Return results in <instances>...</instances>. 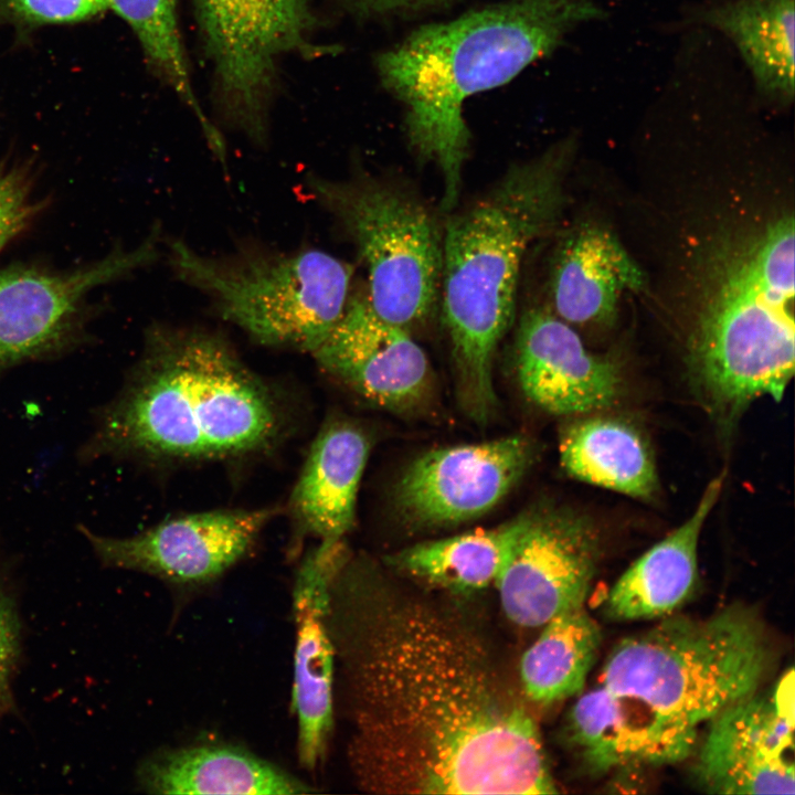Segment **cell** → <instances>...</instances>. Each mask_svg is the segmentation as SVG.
<instances>
[{
    "label": "cell",
    "instance_id": "16",
    "mask_svg": "<svg viewBox=\"0 0 795 795\" xmlns=\"http://www.w3.org/2000/svg\"><path fill=\"white\" fill-rule=\"evenodd\" d=\"M349 559L344 541H319L304 558L293 587V711L297 753L306 770L324 759L333 725L335 647L329 629L331 583Z\"/></svg>",
    "mask_w": 795,
    "mask_h": 795
},
{
    "label": "cell",
    "instance_id": "21",
    "mask_svg": "<svg viewBox=\"0 0 795 795\" xmlns=\"http://www.w3.org/2000/svg\"><path fill=\"white\" fill-rule=\"evenodd\" d=\"M137 781L150 794H308L310 785L240 748L197 744L145 760Z\"/></svg>",
    "mask_w": 795,
    "mask_h": 795
},
{
    "label": "cell",
    "instance_id": "5",
    "mask_svg": "<svg viewBox=\"0 0 795 795\" xmlns=\"http://www.w3.org/2000/svg\"><path fill=\"white\" fill-rule=\"evenodd\" d=\"M760 617L732 605L708 618L672 617L621 640L601 683L692 744L698 727L756 692L774 664Z\"/></svg>",
    "mask_w": 795,
    "mask_h": 795
},
{
    "label": "cell",
    "instance_id": "14",
    "mask_svg": "<svg viewBox=\"0 0 795 795\" xmlns=\"http://www.w3.org/2000/svg\"><path fill=\"white\" fill-rule=\"evenodd\" d=\"M278 512L276 508L219 509L179 516L131 537L78 530L99 562L183 585L211 582L236 564Z\"/></svg>",
    "mask_w": 795,
    "mask_h": 795
},
{
    "label": "cell",
    "instance_id": "29",
    "mask_svg": "<svg viewBox=\"0 0 795 795\" xmlns=\"http://www.w3.org/2000/svg\"><path fill=\"white\" fill-rule=\"evenodd\" d=\"M38 209L26 176L17 169L0 170V250L28 225Z\"/></svg>",
    "mask_w": 795,
    "mask_h": 795
},
{
    "label": "cell",
    "instance_id": "24",
    "mask_svg": "<svg viewBox=\"0 0 795 795\" xmlns=\"http://www.w3.org/2000/svg\"><path fill=\"white\" fill-rule=\"evenodd\" d=\"M526 521V512L490 529L423 541L386 558L400 574L456 594L488 587L499 577Z\"/></svg>",
    "mask_w": 795,
    "mask_h": 795
},
{
    "label": "cell",
    "instance_id": "3",
    "mask_svg": "<svg viewBox=\"0 0 795 795\" xmlns=\"http://www.w3.org/2000/svg\"><path fill=\"white\" fill-rule=\"evenodd\" d=\"M607 15L594 0H505L423 25L380 54V80L405 108L410 146L441 171L445 211L457 204L468 156L465 100L506 84L576 28Z\"/></svg>",
    "mask_w": 795,
    "mask_h": 795
},
{
    "label": "cell",
    "instance_id": "1",
    "mask_svg": "<svg viewBox=\"0 0 795 795\" xmlns=\"http://www.w3.org/2000/svg\"><path fill=\"white\" fill-rule=\"evenodd\" d=\"M349 761L382 794H554L537 723L454 610L353 575L330 587Z\"/></svg>",
    "mask_w": 795,
    "mask_h": 795
},
{
    "label": "cell",
    "instance_id": "19",
    "mask_svg": "<svg viewBox=\"0 0 795 795\" xmlns=\"http://www.w3.org/2000/svg\"><path fill=\"white\" fill-rule=\"evenodd\" d=\"M369 452L370 441L360 426L332 420L321 427L290 498L303 530L319 541L344 539L354 523Z\"/></svg>",
    "mask_w": 795,
    "mask_h": 795
},
{
    "label": "cell",
    "instance_id": "8",
    "mask_svg": "<svg viewBox=\"0 0 795 795\" xmlns=\"http://www.w3.org/2000/svg\"><path fill=\"white\" fill-rule=\"evenodd\" d=\"M306 186L353 242L377 315L411 332L426 325L439 305L443 231L423 201L362 171L344 179L309 173Z\"/></svg>",
    "mask_w": 795,
    "mask_h": 795
},
{
    "label": "cell",
    "instance_id": "26",
    "mask_svg": "<svg viewBox=\"0 0 795 795\" xmlns=\"http://www.w3.org/2000/svg\"><path fill=\"white\" fill-rule=\"evenodd\" d=\"M520 661L524 696L549 706L581 693L601 645V630L584 604L554 615Z\"/></svg>",
    "mask_w": 795,
    "mask_h": 795
},
{
    "label": "cell",
    "instance_id": "2",
    "mask_svg": "<svg viewBox=\"0 0 795 795\" xmlns=\"http://www.w3.org/2000/svg\"><path fill=\"white\" fill-rule=\"evenodd\" d=\"M283 428L274 392L223 337L158 325L123 389L96 414L81 456L225 460L266 451Z\"/></svg>",
    "mask_w": 795,
    "mask_h": 795
},
{
    "label": "cell",
    "instance_id": "17",
    "mask_svg": "<svg viewBox=\"0 0 795 795\" xmlns=\"http://www.w3.org/2000/svg\"><path fill=\"white\" fill-rule=\"evenodd\" d=\"M515 344L520 388L545 412L589 414L617 401L622 391L618 365L589 351L572 326L550 309L526 310Z\"/></svg>",
    "mask_w": 795,
    "mask_h": 795
},
{
    "label": "cell",
    "instance_id": "11",
    "mask_svg": "<svg viewBox=\"0 0 795 795\" xmlns=\"http://www.w3.org/2000/svg\"><path fill=\"white\" fill-rule=\"evenodd\" d=\"M600 556V532L583 515L553 507L526 512L495 583L502 611L519 626L541 627L584 604Z\"/></svg>",
    "mask_w": 795,
    "mask_h": 795
},
{
    "label": "cell",
    "instance_id": "22",
    "mask_svg": "<svg viewBox=\"0 0 795 795\" xmlns=\"http://www.w3.org/2000/svg\"><path fill=\"white\" fill-rule=\"evenodd\" d=\"M688 22L717 29L741 53L762 97L794 99V0H723L700 7Z\"/></svg>",
    "mask_w": 795,
    "mask_h": 795
},
{
    "label": "cell",
    "instance_id": "20",
    "mask_svg": "<svg viewBox=\"0 0 795 795\" xmlns=\"http://www.w3.org/2000/svg\"><path fill=\"white\" fill-rule=\"evenodd\" d=\"M722 487L723 475L713 478L693 513L621 575L604 602V612L610 618L665 617L688 600L698 579L699 537Z\"/></svg>",
    "mask_w": 795,
    "mask_h": 795
},
{
    "label": "cell",
    "instance_id": "28",
    "mask_svg": "<svg viewBox=\"0 0 795 795\" xmlns=\"http://www.w3.org/2000/svg\"><path fill=\"white\" fill-rule=\"evenodd\" d=\"M107 9L106 0H0V24L29 29L74 23Z\"/></svg>",
    "mask_w": 795,
    "mask_h": 795
},
{
    "label": "cell",
    "instance_id": "27",
    "mask_svg": "<svg viewBox=\"0 0 795 795\" xmlns=\"http://www.w3.org/2000/svg\"><path fill=\"white\" fill-rule=\"evenodd\" d=\"M108 9L120 17L137 36L150 66L173 88L198 119L212 150L224 140L202 110L189 74L176 0H106Z\"/></svg>",
    "mask_w": 795,
    "mask_h": 795
},
{
    "label": "cell",
    "instance_id": "7",
    "mask_svg": "<svg viewBox=\"0 0 795 795\" xmlns=\"http://www.w3.org/2000/svg\"><path fill=\"white\" fill-rule=\"evenodd\" d=\"M176 277L202 293L213 309L265 346L312 353L340 319L352 267L318 248L294 252L244 245L225 255L167 243Z\"/></svg>",
    "mask_w": 795,
    "mask_h": 795
},
{
    "label": "cell",
    "instance_id": "12",
    "mask_svg": "<svg viewBox=\"0 0 795 795\" xmlns=\"http://www.w3.org/2000/svg\"><path fill=\"white\" fill-rule=\"evenodd\" d=\"M533 458V445L522 435L434 448L402 473L394 504L402 519L415 528L460 524L494 509Z\"/></svg>",
    "mask_w": 795,
    "mask_h": 795
},
{
    "label": "cell",
    "instance_id": "9",
    "mask_svg": "<svg viewBox=\"0 0 795 795\" xmlns=\"http://www.w3.org/2000/svg\"><path fill=\"white\" fill-rule=\"evenodd\" d=\"M194 4L225 116L263 145L278 62L289 53H310L308 2L194 0Z\"/></svg>",
    "mask_w": 795,
    "mask_h": 795
},
{
    "label": "cell",
    "instance_id": "30",
    "mask_svg": "<svg viewBox=\"0 0 795 795\" xmlns=\"http://www.w3.org/2000/svg\"><path fill=\"white\" fill-rule=\"evenodd\" d=\"M21 655V628L13 600L0 589V718L13 708L12 682Z\"/></svg>",
    "mask_w": 795,
    "mask_h": 795
},
{
    "label": "cell",
    "instance_id": "10",
    "mask_svg": "<svg viewBox=\"0 0 795 795\" xmlns=\"http://www.w3.org/2000/svg\"><path fill=\"white\" fill-rule=\"evenodd\" d=\"M160 241L157 225L137 247L118 248L72 273L26 267L0 272V372L73 344L80 336L87 293L153 263Z\"/></svg>",
    "mask_w": 795,
    "mask_h": 795
},
{
    "label": "cell",
    "instance_id": "4",
    "mask_svg": "<svg viewBox=\"0 0 795 795\" xmlns=\"http://www.w3.org/2000/svg\"><path fill=\"white\" fill-rule=\"evenodd\" d=\"M571 145L512 166L443 230L439 306L459 401L476 422L495 412V353L515 320L526 255L561 214Z\"/></svg>",
    "mask_w": 795,
    "mask_h": 795
},
{
    "label": "cell",
    "instance_id": "23",
    "mask_svg": "<svg viewBox=\"0 0 795 795\" xmlns=\"http://www.w3.org/2000/svg\"><path fill=\"white\" fill-rule=\"evenodd\" d=\"M560 458L572 477L635 498H650L658 477L651 451L632 424L606 416L576 420L562 432Z\"/></svg>",
    "mask_w": 795,
    "mask_h": 795
},
{
    "label": "cell",
    "instance_id": "6",
    "mask_svg": "<svg viewBox=\"0 0 795 795\" xmlns=\"http://www.w3.org/2000/svg\"><path fill=\"white\" fill-rule=\"evenodd\" d=\"M794 219L783 215L722 264L700 312L691 367L708 401L733 413L780 401L794 374Z\"/></svg>",
    "mask_w": 795,
    "mask_h": 795
},
{
    "label": "cell",
    "instance_id": "15",
    "mask_svg": "<svg viewBox=\"0 0 795 795\" xmlns=\"http://www.w3.org/2000/svg\"><path fill=\"white\" fill-rule=\"evenodd\" d=\"M311 354L328 373L389 411L414 412L433 395L425 352L411 331L377 315L365 292L350 294L340 319Z\"/></svg>",
    "mask_w": 795,
    "mask_h": 795
},
{
    "label": "cell",
    "instance_id": "25",
    "mask_svg": "<svg viewBox=\"0 0 795 795\" xmlns=\"http://www.w3.org/2000/svg\"><path fill=\"white\" fill-rule=\"evenodd\" d=\"M568 724L570 741L592 771L674 763L650 723L601 682L575 701Z\"/></svg>",
    "mask_w": 795,
    "mask_h": 795
},
{
    "label": "cell",
    "instance_id": "31",
    "mask_svg": "<svg viewBox=\"0 0 795 795\" xmlns=\"http://www.w3.org/2000/svg\"><path fill=\"white\" fill-rule=\"evenodd\" d=\"M362 10L370 12H396L414 9H424L442 4L447 0H350Z\"/></svg>",
    "mask_w": 795,
    "mask_h": 795
},
{
    "label": "cell",
    "instance_id": "13",
    "mask_svg": "<svg viewBox=\"0 0 795 795\" xmlns=\"http://www.w3.org/2000/svg\"><path fill=\"white\" fill-rule=\"evenodd\" d=\"M695 774L717 794H793L794 672L770 692H754L710 721Z\"/></svg>",
    "mask_w": 795,
    "mask_h": 795
},
{
    "label": "cell",
    "instance_id": "18",
    "mask_svg": "<svg viewBox=\"0 0 795 795\" xmlns=\"http://www.w3.org/2000/svg\"><path fill=\"white\" fill-rule=\"evenodd\" d=\"M645 285V274L618 239L583 224L558 246L550 275V309L571 326H604L616 318L621 297Z\"/></svg>",
    "mask_w": 795,
    "mask_h": 795
}]
</instances>
